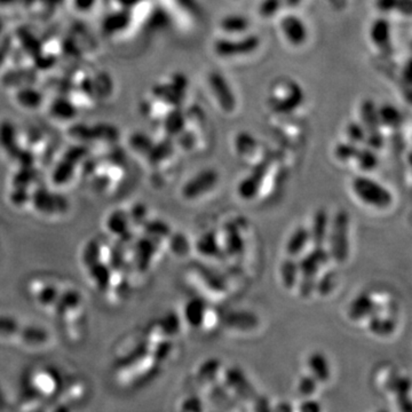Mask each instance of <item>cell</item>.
<instances>
[{"label": "cell", "mask_w": 412, "mask_h": 412, "mask_svg": "<svg viewBox=\"0 0 412 412\" xmlns=\"http://www.w3.org/2000/svg\"><path fill=\"white\" fill-rule=\"evenodd\" d=\"M127 172L128 170L123 157L115 152L98 159L89 156L82 180L93 193L101 196H111L123 187Z\"/></svg>", "instance_id": "obj_3"}, {"label": "cell", "mask_w": 412, "mask_h": 412, "mask_svg": "<svg viewBox=\"0 0 412 412\" xmlns=\"http://www.w3.org/2000/svg\"><path fill=\"white\" fill-rule=\"evenodd\" d=\"M353 162L356 163V166L362 172L370 173V172L374 171L378 168L379 157H378L376 150L371 149L367 146H361L358 148V154H356L355 159Z\"/></svg>", "instance_id": "obj_25"}, {"label": "cell", "mask_w": 412, "mask_h": 412, "mask_svg": "<svg viewBox=\"0 0 412 412\" xmlns=\"http://www.w3.org/2000/svg\"><path fill=\"white\" fill-rule=\"evenodd\" d=\"M205 317V304L200 300H191L184 309V320L191 327H200Z\"/></svg>", "instance_id": "obj_26"}, {"label": "cell", "mask_w": 412, "mask_h": 412, "mask_svg": "<svg viewBox=\"0 0 412 412\" xmlns=\"http://www.w3.org/2000/svg\"><path fill=\"white\" fill-rule=\"evenodd\" d=\"M330 219L328 213L324 209H320L315 213L309 230L311 243L313 247H324L327 243L328 233H329Z\"/></svg>", "instance_id": "obj_16"}, {"label": "cell", "mask_w": 412, "mask_h": 412, "mask_svg": "<svg viewBox=\"0 0 412 412\" xmlns=\"http://www.w3.org/2000/svg\"><path fill=\"white\" fill-rule=\"evenodd\" d=\"M374 6L378 12L384 15L399 14V15L411 16V0H376Z\"/></svg>", "instance_id": "obj_23"}, {"label": "cell", "mask_w": 412, "mask_h": 412, "mask_svg": "<svg viewBox=\"0 0 412 412\" xmlns=\"http://www.w3.org/2000/svg\"><path fill=\"white\" fill-rule=\"evenodd\" d=\"M234 148L242 159H252L259 152L260 145L252 134L241 132L235 138Z\"/></svg>", "instance_id": "obj_20"}, {"label": "cell", "mask_w": 412, "mask_h": 412, "mask_svg": "<svg viewBox=\"0 0 412 412\" xmlns=\"http://www.w3.org/2000/svg\"><path fill=\"white\" fill-rule=\"evenodd\" d=\"M381 412H385V411H381Z\"/></svg>", "instance_id": "obj_34"}, {"label": "cell", "mask_w": 412, "mask_h": 412, "mask_svg": "<svg viewBox=\"0 0 412 412\" xmlns=\"http://www.w3.org/2000/svg\"><path fill=\"white\" fill-rule=\"evenodd\" d=\"M352 191L361 203L372 209H386L393 204L390 189L368 175H358L353 179Z\"/></svg>", "instance_id": "obj_6"}, {"label": "cell", "mask_w": 412, "mask_h": 412, "mask_svg": "<svg viewBox=\"0 0 412 412\" xmlns=\"http://www.w3.org/2000/svg\"><path fill=\"white\" fill-rule=\"evenodd\" d=\"M304 0H284V5L288 8H295V7L300 6Z\"/></svg>", "instance_id": "obj_33"}, {"label": "cell", "mask_w": 412, "mask_h": 412, "mask_svg": "<svg viewBox=\"0 0 412 412\" xmlns=\"http://www.w3.org/2000/svg\"><path fill=\"white\" fill-rule=\"evenodd\" d=\"M345 134L347 142L353 143L358 147L365 146L367 132L360 122H351L346 126Z\"/></svg>", "instance_id": "obj_28"}, {"label": "cell", "mask_w": 412, "mask_h": 412, "mask_svg": "<svg viewBox=\"0 0 412 412\" xmlns=\"http://www.w3.org/2000/svg\"><path fill=\"white\" fill-rule=\"evenodd\" d=\"M307 367L311 377L316 381H328L331 377L329 361L322 353H313L307 360Z\"/></svg>", "instance_id": "obj_22"}, {"label": "cell", "mask_w": 412, "mask_h": 412, "mask_svg": "<svg viewBox=\"0 0 412 412\" xmlns=\"http://www.w3.org/2000/svg\"><path fill=\"white\" fill-rule=\"evenodd\" d=\"M279 31L283 38L293 47H302L307 41L308 29L306 23L295 14H286L279 21Z\"/></svg>", "instance_id": "obj_12"}, {"label": "cell", "mask_w": 412, "mask_h": 412, "mask_svg": "<svg viewBox=\"0 0 412 412\" xmlns=\"http://www.w3.org/2000/svg\"><path fill=\"white\" fill-rule=\"evenodd\" d=\"M378 119L383 131L388 130L395 132L401 128L403 124L401 111L390 103L378 107Z\"/></svg>", "instance_id": "obj_18"}, {"label": "cell", "mask_w": 412, "mask_h": 412, "mask_svg": "<svg viewBox=\"0 0 412 412\" xmlns=\"http://www.w3.org/2000/svg\"><path fill=\"white\" fill-rule=\"evenodd\" d=\"M284 5V0H261L258 10L263 19H272Z\"/></svg>", "instance_id": "obj_31"}, {"label": "cell", "mask_w": 412, "mask_h": 412, "mask_svg": "<svg viewBox=\"0 0 412 412\" xmlns=\"http://www.w3.org/2000/svg\"><path fill=\"white\" fill-rule=\"evenodd\" d=\"M369 38L378 53L385 57H388L393 53L392 29L386 17H379L371 23Z\"/></svg>", "instance_id": "obj_14"}, {"label": "cell", "mask_w": 412, "mask_h": 412, "mask_svg": "<svg viewBox=\"0 0 412 412\" xmlns=\"http://www.w3.org/2000/svg\"><path fill=\"white\" fill-rule=\"evenodd\" d=\"M311 245V235L306 227H298L290 235L286 244V257L299 259Z\"/></svg>", "instance_id": "obj_15"}, {"label": "cell", "mask_w": 412, "mask_h": 412, "mask_svg": "<svg viewBox=\"0 0 412 412\" xmlns=\"http://www.w3.org/2000/svg\"><path fill=\"white\" fill-rule=\"evenodd\" d=\"M23 291L34 307L51 318L70 340H80L89 324V304L82 288L62 276L36 273L27 277Z\"/></svg>", "instance_id": "obj_1"}, {"label": "cell", "mask_w": 412, "mask_h": 412, "mask_svg": "<svg viewBox=\"0 0 412 412\" xmlns=\"http://www.w3.org/2000/svg\"><path fill=\"white\" fill-rule=\"evenodd\" d=\"M348 311L349 316L354 320H363L369 318L377 311V304L371 298V295H361L353 300Z\"/></svg>", "instance_id": "obj_21"}, {"label": "cell", "mask_w": 412, "mask_h": 412, "mask_svg": "<svg viewBox=\"0 0 412 412\" xmlns=\"http://www.w3.org/2000/svg\"><path fill=\"white\" fill-rule=\"evenodd\" d=\"M327 242L330 258L338 263H346L349 256V216L345 211H338L330 221Z\"/></svg>", "instance_id": "obj_7"}, {"label": "cell", "mask_w": 412, "mask_h": 412, "mask_svg": "<svg viewBox=\"0 0 412 412\" xmlns=\"http://www.w3.org/2000/svg\"><path fill=\"white\" fill-rule=\"evenodd\" d=\"M219 181V175L213 168H205L191 177L181 188L184 200H195L213 191Z\"/></svg>", "instance_id": "obj_10"}, {"label": "cell", "mask_w": 412, "mask_h": 412, "mask_svg": "<svg viewBox=\"0 0 412 412\" xmlns=\"http://www.w3.org/2000/svg\"><path fill=\"white\" fill-rule=\"evenodd\" d=\"M206 82L209 86V93L212 94L219 108L226 114L234 112L237 107V100L226 77L219 71H211L207 75Z\"/></svg>", "instance_id": "obj_9"}, {"label": "cell", "mask_w": 412, "mask_h": 412, "mask_svg": "<svg viewBox=\"0 0 412 412\" xmlns=\"http://www.w3.org/2000/svg\"><path fill=\"white\" fill-rule=\"evenodd\" d=\"M302 86L295 80H281L273 84L268 96V105L273 112L288 115L295 112L304 103Z\"/></svg>", "instance_id": "obj_5"}, {"label": "cell", "mask_w": 412, "mask_h": 412, "mask_svg": "<svg viewBox=\"0 0 412 412\" xmlns=\"http://www.w3.org/2000/svg\"><path fill=\"white\" fill-rule=\"evenodd\" d=\"M260 38L252 34L225 36L213 43V52L220 59H237L247 57L260 47Z\"/></svg>", "instance_id": "obj_8"}, {"label": "cell", "mask_w": 412, "mask_h": 412, "mask_svg": "<svg viewBox=\"0 0 412 412\" xmlns=\"http://www.w3.org/2000/svg\"><path fill=\"white\" fill-rule=\"evenodd\" d=\"M80 268L86 281L109 304H121L130 295L133 267L123 247L105 235L84 243L80 252Z\"/></svg>", "instance_id": "obj_2"}, {"label": "cell", "mask_w": 412, "mask_h": 412, "mask_svg": "<svg viewBox=\"0 0 412 412\" xmlns=\"http://www.w3.org/2000/svg\"><path fill=\"white\" fill-rule=\"evenodd\" d=\"M360 147L353 145V143L340 142L337 145L336 148L333 150V155L336 157L337 161L340 163L353 162L355 159L356 154Z\"/></svg>", "instance_id": "obj_30"}, {"label": "cell", "mask_w": 412, "mask_h": 412, "mask_svg": "<svg viewBox=\"0 0 412 412\" xmlns=\"http://www.w3.org/2000/svg\"><path fill=\"white\" fill-rule=\"evenodd\" d=\"M270 170V162L268 159H261L254 165L250 175H247L243 180L240 182L237 187V193L243 200H253L257 196L258 193L260 191L261 184H263V177Z\"/></svg>", "instance_id": "obj_13"}, {"label": "cell", "mask_w": 412, "mask_h": 412, "mask_svg": "<svg viewBox=\"0 0 412 412\" xmlns=\"http://www.w3.org/2000/svg\"><path fill=\"white\" fill-rule=\"evenodd\" d=\"M219 29L225 36L247 35L250 21L241 14H228L220 20Z\"/></svg>", "instance_id": "obj_17"}, {"label": "cell", "mask_w": 412, "mask_h": 412, "mask_svg": "<svg viewBox=\"0 0 412 412\" xmlns=\"http://www.w3.org/2000/svg\"><path fill=\"white\" fill-rule=\"evenodd\" d=\"M0 341L28 348H41L53 341L47 327L20 315L0 313Z\"/></svg>", "instance_id": "obj_4"}, {"label": "cell", "mask_w": 412, "mask_h": 412, "mask_svg": "<svg viewBox=\"0 0 412 412\" xmlns=\"http://www.w3.org/2000/svg\"><path fill=\"white\" fill-rule=\"evenodd\" d=\"M197 250L200 254L212 258L213 256L219 253L221 249L218 245V240H216L214 234L207 233V234L204 235L203 237H200V241L197 242Z\"/></svg>", "instance_id": "obj_29"}, {"label": "cell", "mask_w": 412, "mask_h": 412, "mask_svg": "<svg viewBox=\"0 0 412 412\" xmlns=\"http://www.w3.org/2000/svg\"><path fill=\"white\" fill-rule=\"evenodd\" d=\"M168 247L171 249L172 252L175 254H186L188 251L191 250L189 242L184 235L180 233H172L170 236Z\"/></svg>", "instance_id": "obj_32"}, {"label": "cell", "mask_w": 412, "mask_h": 412, "mask_svg": "<svg viewBox=\"0 0 412 412\" xmlns=\"http://www.w3.org/2000/svg\"><path fill=\"white\" fill-rule=\"evenodd\" d=\"M368 320L369 331L374 333V336H390L397 328V320L390 315L381 314V311H376Z\"/></svg>", "instance_id": "obj_19"}, {"label": "cell", "mask_w": 412, "mask_h": 412, "mask_svg": "<svg viewBox=\"0 0 412 412\" xmlns=\"http://www.w3.org/2000/svg\"><path fill=\"white\" fill-rule=\"evenodd\" d=\"M299 266V279L317 281L321 270L331 260L329 251L324 247H313L297 259Z\"/></svg>", "instance_id": "obj_11"}, {"label": "cell", "mask_w": 412, "mask_h": 412, "mask_svg": "<svg viewBox=\"0 0 412 412\" xmlns=\"http://www.w3.org/2000/svg\"><path fill=\"white\" fill-rule=\"evenodd\" d=\"M337 283H338V277L332 270H329L327 273H324L323 275L320 274L317 277L315 292H317L320 295L327 297L336 288Z\"/></svg>", "instance_id": "obj_27"}, {"label": "cell", "mask_w": 412, "mask_h": 412, "mask_svg": "<svg viewBox=\"0 0 412 412\" xmlns=\"http://www.w3.org/2000/svg\"><path fill=\"white\" fill-rule=\"evenodd\" d=\"M298 260L295 258L286 257L279 267V279L286 290H292L298 284L299 281Z\"/></svg>", "instance_id": "obj_24"}]
</instances>
